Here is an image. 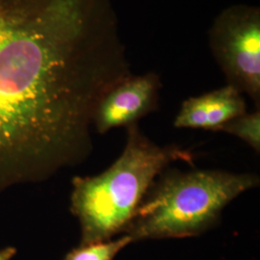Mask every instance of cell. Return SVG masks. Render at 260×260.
<instances>
[{"label": "cell", "instance_id": "cell-1", "mask_svg": "<svg viewBox=\"0 0 260 260\" xmlns=\"http://www.w3.org/2000/svg\"><path fill=\"white\" fill-rule=\"evenodd\" d=\"M130 75L111 0H0V192L85 159Z\"/></svg>", "mask_w": 260, "mask_h": 260}, {"label": "cell", "instance_id": "cell-2", "mask_svg": "<svg viewBox=\"0 0 260 260\" xmlns=\"http://www.w3.org/2000/svg\"><path fill=\"white\" fill-rule=\"evenodd\" d=\"M192 163L193 154L176 146L160 147L137 123L127 126L119 159L103 174L75 177L71 210L81 226V245L111 240L124 233L155 178L174 161Z\"/></svg>", "mask_w": 260, "mask_h": 260}, {"label": "cell", "instance_id": "cell-3", "mask_svg": "<svg viewBox=\"0 0 260 260\" xmlns=\"http://www.w3.org/2000/svg\"><path fill=\"white\" fill-rule=\"evenodd\" d=\"M160 177L124 231L133 242L205 233L233 200L259 183L254 175L221 171H173Z\"/></svg>", "mask_w": 260, "mask_h": 260}, {"label": "cell", "instance_id": "cell-4", "mask_svg": "<svg viewBox=\"0 0 260 260\" xmlns=\"http://www.w3.org/2000/svg\"><path fill=\"white\" fill-rule=\"evenodd\" d=\"M209 47L229 85L259 108V8L240 4L223 10L209 30Z\"/></svg>", "mask_w": 260, "mask_h": 260}, {"label": "cell", "instance_id": "cell-5", "mask_svg": "<svg viewBox=\"0 0 260 260\" xmlns=\"http://www.w3.org/2000/svg\"><path fill=\"white\" fill-rule=\"evenodd\" d=\"M159 76L153 73L125 78L113 87L99 104L93 126L101 134L121 126H129L154 111L160 89Z\"/></svg>", "mask_w": 260, "mask_h": 260}, {"label": "cell", "instance_id": "cell-6", "mask_svg": "<svg viewBox=\"0 0 260 260\" xmlns=\"http://www.w3.org/2000/svg\"><path fill=\"white\" fill-rule=\"evenodd\" d=\"M247 113L241 92L228 85L182 103L175 120L178 128H203L220 131L233 119Z\"/></svg>", "mask_w": 260, "mask_h": 260}, {"label": "cell", "instance_id": "cell-7", "mask_svg": "<svg viewBox=\"0 0 260 260\" xmlns=\"http://www.w3.org/2000/svg\"><path fill=\"white\" fill-rule=\"evenodd\" d=\"M132 242L129 235L124 234L117 240L85 244L68 253L64 260H113Z\"/></svg>", "mask_w": 260, "mask_h": 260}, {"label": "cell", "instance_id": "cell-8", "mask_svg": "<svg viewBox=\"0 0 260 260\" xmlns=\"http://www.w3.org/2000/svg\"><path fill=\"white\" fill-rule=\"evenodd\" d=\"M220 131L233 134L245 141L255 151L260 149V113L259 110L246 113L232 121L226 122Z\"/></svg>", "mask_w": 260, "mask_h": 260}, {"label": "cell", "instance_id": "cell-9", "mask_svg": "<svg viewBox=\"0 0 260 260\" xmlns=\"http://www.w3.org/2000/svg\"><path fill=\"white\" fill-rule=\"evenodd\" d=\"M16 250L14 248H7L5 250L0 251V260H11L15 255Z\"/></svg>", "mask_w": 260, "mask_h": 260}]
</instances>
